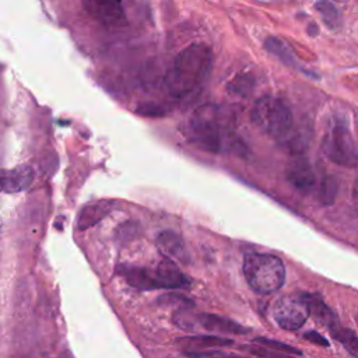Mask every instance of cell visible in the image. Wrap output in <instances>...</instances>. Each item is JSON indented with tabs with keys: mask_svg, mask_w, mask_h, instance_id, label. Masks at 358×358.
<instances>
[{
	"mask_svg": "<svg viewBox=\"0 0 358 358\" xmlns=\"http://www.w3.org/2000/svg\"><path fill=\"white\" fill-rule=\"evenodd\" d=\"M287 180L301 193H309L316 186V176L309 161L302 157H296L287 165Z\"/></svg>",
	"mask_w": 358,
	"mask_h": 358,
	"instance_id": "cell-9",
	"label": "cell"
},
{
	"mask_svg": "<svg viewBox=\"0 0 358 358\" xmlns=\"http://www.w3.org/2000/svg\"><path fill=\"white\" fill-rule=\"evenodd\" d=\"M336 1H345V0H336Z\"/></svg>",
	"mask_w": 358,
	"mask_h": 358,
	"instance_id": "cell-26",
	"label": "cell"
},
{
	"mask_svg": "<svg viewBox=\"0 0 358 358\" xmlns=\"http://www.w3.org/2000/svg\"><path fill=\"white\" fill-rule=\"evenodd\" d=\"M316 10L319 11L323 22L330 28V29H337L341 25V15L338 8L330 3L329 0H319L315 4Z\"/></svg>",
	"mask_w": 358,
	"mask_h": 358,
	"instance_id": "cell-18",
	"label": "cell"
},
{
	"mask_svg": "<svg viewBox=\"0 0 358 358\" xmlns=\"http://www.w3.org/2000/svg\"><path fill=\"white\" fill-rule=\"evenodd\" d=\"M250 120L259 130L274 137L278 143L294 129L291 109L281 99L271 95H263L253 103Z\"/></svg>",
	"mask_w": 358,
	"mask_h": 358,
	"instance_id": "cell-4",
	"label": "cell"
},
{
	"mask_svg": "<svg viewBox=\"0 0 358 358\" xmlns=\"http://www.w3.org/2000/svg\"><path fill=\"white\" fill-rule=\"evenodd\" d=\"M308 301H309V306H310V313L315 315V317L322 322L323 324H326L330 330L334 329L336 326H338L337 323V317L333 313V310L316 295H306Z\"/></svg>",
	"mask_w": 358,
	"mask_h": 358,
	"instance_id": "cell-15",
	"label": "cell"
},
{
	"mask_svg": "<svg viewBox=\"0 0 358 358\" xmlns=\"http://www.w3.org/2000/svg\"><path fill=\"white\" fill-rule=\"evenodd\" d=\"M91 18L108 29H122L127 27V15L123 0H81Z\"/></svg>",
	"mask_w": 358,
	"mask_h": 358,
	"instance_id": "cell-8",
	"label": "cell"
},
{
	"mask_svg": "<svg viewBox=\"0 0 358 358\" xmlns=\"http://www.w3.org/2000/svg\"><path fill=\"white\" fill-rule=\"evenodd\" d=\"M246 350H249L252 354L260 357V358H292L291 354H285V352H280L267 347H263L257 344V347H246Z\"/></svg>",
	"mask_w": 358,
	"mask_h": 358,
	"instance_id": "cell-23",
	"label": "cell"
},
{
	"mask_svg": "<svg viewBox=\"0 0 358 358\" xmlns=\"http://www.w3.org/2000/svg\"><path fill=\"white\" fill-rule=\"evenodd\" d=\"M211 69V49L204 43H192L173 59L164 78L165 90L173 98L186 96L206 83Z\"/></svg>",
	"mask_w": 358,
	"mask_h": 358,
	"instance_id": "cell-2",
	"label": "cell"
},
{
	"mask_svg": "<svg viewBox=\"0 0 358 358\" xmlns=\"http://www.w3.org/2000/svg\"><path fill=\"white\" fill-rule=\"evenodd\" d=\"M255 343L259 344V345H263V347L280 351V352H285V354H291V355H301V351L298 348H295V347H292L289 344L277 341V340H271V338H266V337H259V338H255Z\"/></svg>",
	"mask_w": 358,
	"mask_h": 358,
	"instance_id": "cell-21",
	"label": "cell"
},
{
	"mask_svg": "<svg viewBox=\"0 0 358 358\" xmlns=\"http://www.w3.org/2000/svg\"><path fill=\"white\" fill-rule=\"evenodd\" d=\"M190 140L208 152H238L243 150L234 131V120L217 105L197 108L189 119Z\"/></svg>",
	"mask_w": 358,
	"mask_h": 358,
	"instance_id": "cell-1",
	"label": "cell"
},
{
	"mask_svg": "<svg viewBox=\"0 0 358 358\" xmlns=\"http://www.w3.org/2000/svg\"><path fill=\"white\" fill-rule=\"evenodd\" d=\"M333 337L340 341V344L347 350L352 358H358V336L354 330L348 327H341L340 324L330 330Z\"/></svg>",
	"mask_w": 358,
	"mask_h": 358,
	"instance_id": "cell-16",
	"label": "cell"
},
{
	"mask_svg": "<svg viewBox=\"0 0 358 358\" xmlns=\"http://www.w3.org/2000/svg\"><path fill=\"white\" fill-rule=\"evenodd\" d=\"M122 275L136 288L141 289H154L158 288V284L154 277V271L138 267H123Z\"/></svg>",
	"mask_w": 358,
	"mask_h": 358,
	"instance_id": "cell-14",
	"label": "cell"
},
{
	"mask_svg": "<svg viewBox=\"0 0 358 358\" xmlns=\"http://www.w3.org/2000/svg\"><path fill=\"white\" fill-rule=\"evenodd\" d=\"M180 344H185L187 347H196L197 351L204 347H225L231 345L232 340L229 338H222L218 336H197V337H186L178 340Z\"/></svg>",
	"mask_w": 358,
	"mask_h": 358,
	"instance_id": "cell-19",
	"label": "cell"
},
{
	"mask_svg": "<svg viewBox=\"0 0 358 358\" xmlns=\"http://www.w3.org/2000/svg\"><path fill=\"white\" fill-rule=\"evenodd\" d=\"M158 249L169 259L186 263L189 260L183 241L173 231H161L157 235Z\"/></svg>",
	"mask_w": 358,
	"mask_h": 358,
	"instance_id": "cell-12",
	"label": "cell"
},
{
	"mask_svg": "<svg viewBox=\"0 0 358 358\" xmlns=\"http://www.w3.org/2000/svg\"><path fill=\"white\" fill-rule=\"evenodd\" d=\"M252 84H253V80L250 77H248L246 74L245 76H238L236 78H234L229 84H228V91L232 94V95H248L250 91H252Z\"/></svg>",
	"mask_w": 358,
	"mask_h": 358,
	"instance_id": "cell-20",
	"label": "cell"
},
{
	"mask_svg": "<svg viewBox=\"0 0 358 358\" xmlns=\"http://www.w3.org/2000/svg\"><path fill=\"white\" fill-rule=\"evenodd\" d=\"M35 178V172L29 165H18L4 171L1 175V190L4 193H18L27 190Z\"/></svg>",
	"mask_w": 358,
	"mask_h": 358,
	"instance_id": "cell-10",
	"label": "cell"
},
{
	"mask_svg": "<svg viewBox=\"0 0 358 358\" xmlns=\"http://www.w3.org/2000/svg\"><path fill=\"white\" fill-rule=\"evenodd\" d=\"M271 315L281 329L298 330L310 315L309 301L306 295H284L273 303Z\"/></svg>",
	"mask_w": 358,
	"mask_h": 358,
	"instance_id": "cell-6",
	"label": "cell"
},
{
	"mask_svg": "<svg viewBox=\"0 0 358 358\" xmlns=\"http://www.w3.org/2000/svg\"><path fill=\"white\" fill-rule=\"evenodd\" d=\"M264 48H266L267 52H270L271 55L277 56L282 63H285L288 66H296L295 57H294L291 49L281 39L274 38V36H268L264 41Z\"/></svg>",
	"mask_w": 358,
	"mask_h": 358,
	"instance_id": "cell-17",
	"label": "cell"
},
{
	"mask_svg": "<svg viewBox=\"0 0 358 358\" xmlns=\"http://www.w3.org/2000/svg\"><path fill=\"white\" fill-rule=\"evenodd\" d=\"M243 274L255 292L273 294L285 281V266L274 255L246 253L243 257Z\"/></svg>",
	"mask_w": 358,
	"mask_h": 358,
	"instance_id": "cell-3",
	"label": "cell"
},
{
	"mask_svg": "<svg viewBox=\"0 0 358 358\" xmlns=\"http://www.w3.org/2000/svg\"><path fill=\"white\" fill-rule=\"evenodd\" d=\"M336 189H337V185L331 178L323 179V182L320 185V200L326 204L331 203L336 196Z\"/></svg>",
	"mask_w": 358,
	"mask_h": 358,
	"instance_id": "cell-22",
	"label": "cell"
},
{
	"mask_svg": "<svg viewBox=\"0 0 358 358\" xmlns=\"http://www.w3.org/2000/svg\"><path fill=\"white\" fill-rule=\"evenodd\" d=\"M357 187H358V183H357Z\"/></svg>",
	"mask_w": 358,
	"mask_h": 358,
	"instance_id": "cell-27",
	"label": "cell"
},
{
	"mask_svg": "<svg viewBox=\"0 0 358 358\" xmlns=\"http://www.w3.org/2000/svg\"><path fill=\"white\" fill-rule=\"evenodd\" d=\"M305 338L309 340L310 343H315V344L322 345V347H327L329 345V341L322 334H319L317 331H308L305 334Z\"/></svg>",
	"mask_w": 358,
	"mask_h": 358,
	"instance_id": "cell-24",
	"label": "cell"
},
{
	"mask_svg": "<svg viewBox=\"0 0 358 358\" xmlns=\"http://www.w3.org/2000/svg\"><path fill=\"white\" fill-rule=\"evenodd\" d=\"M175 323L185 330H207L218 334H245L248 329L242 324L211 313H194L190 310H182L175 316Z\"/></svg>",
	"mask_w": 358,
	"mask_h": 358,
	"instance_id": "cell-7",
	"label": "cell"
},
{
	"mask_svg": "<svg viewBox=\"0 0 358 358\" xmlns=\"http://www.w3.org/2000/svg\"><path fill=\"white\" fill-rule=\"evenodd\" d=\"M323 154L334 164L352 168L358 165V148L343 117L331 119L322 138Z\"/></svg>",
	"mask_w": 358,
	"mask_h": 358,
	"instance_id": "cell-5",
	"label": "cell"
},
{
	"mask_svg": "<svg viewBox=\"0 0 358 358\" xmlns=\"http://www.w3.org/2000/svg\"><path fill=\"white\" fill-rule=\"evenodd\" d=\"M154 277L158 288H186L190 285V280L179 270V267L171 260H162L154 270Z\"/></svg>",
	"mask_w": 358,
	"mask_h": 358,
	"instance_id": "cell-11",
	"label": "cell"
},
{
	"mask_svg": "<svg viewBox=\"0 0 358 358\" xmlns=\"http://www.w3.org/2000/svg\"><path fill=\"white\" fill-rule=\"evenodd\" d=\"M215 358H245V357H239V355H217Z\"/></svg>",
	"mask_w": 358,
	"mask_h": 358,
	"instance_id": "cell-25",
	"label": "cell"
},
{
	"mask_svg": "<svg viewBox=\"0 0 358 358\" xmlns=\"http://www.w3.org/2000/svg\"><path fill=\"white\" fill-rule=\"evenodd\" d=\"M112 210V204L109 201H95L91 204H87L77 217V227L83 231L88 227L95 225L98 221H101L109 211Z\"/></svg>",
	"mask_w": 358,
	"mask_h": 358,
	"instance_id": "cell-13",
	"label": "cell"
}]
</instances>
